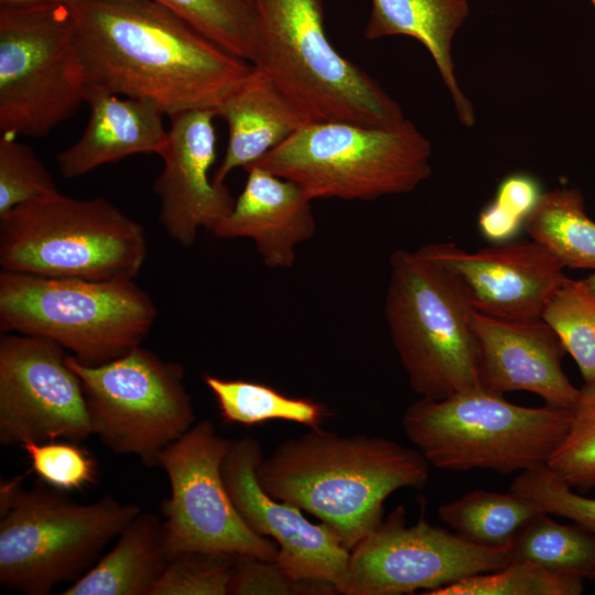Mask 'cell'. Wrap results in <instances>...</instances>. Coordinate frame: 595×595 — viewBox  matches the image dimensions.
Wrapping results in <instances>:
<instances>
[{
	"label": "cell",
	"instance_id": "cell-34",
	"mask_svg": "<svg viewBox=\"0 0 595 595\" xmlns=\"http://www.w3.org/2000/svg\"><path fill=\"white\" fill-rule=\"evenodd\" d=\"M21 447L30 458L32 470L55 489H83L96 482V461L76 442H28Z\"/></svg>",
	"mask_w": 595,
	"mask_h": 595
},
{
	"label": "cell",
	"instance_id": "cell-26",
	"mask_svg": "<svg viewBox=\"0 0 595 595\" xmlns=\"http://www.w3.org/2000/svg\"><path fill=\"white\" fill-rule=\"evenodd\" d=\"M204 382L227 423L255 425L269 420H284L316 429L329 415L320 402L289 397L264 383L224 379L209 374L204 375Z\"/></svg>",
	"mask_w": 595,
	"mask_h": 595
},
{
	"label": "cell",
	"instance_id": "cell-8",
	"mask_svg": "<svg viewBox=\"0 0 595 595\" xmlns=\"http://www.w3.org/2000/svg\"><path fill=\"white\" fill-rule=\"evenodd\" d=\"M431 153L408 119L393 127L312 121L252 165L294 182L312 201H372L412 192L431 175Z\"/></svg>",
	"mask_w": 595,
	"mask_h": 595
},
{
	"label": "cell",
	"instance_id": "cell-2",
	"mask_svg": "<svg viewBox=\"0 0 595 595\" xmlns=\"http://www.w3.org/2000/svg\"><path fill=\"white\" fill-rule=\"evenodd\" d=\"M429 474L415 447L320 428L281 442L257 468L269 496L318 518L348 550L381 523L383 502L392 493L421 489Z\"/></svg>",
	"mask_w": 595,
	"mask_h": 595
},
{
	"label": "cell",
	"instance_id": "cell-39",
	"mask_svg": "<svg viewBox=\"0 0 595 595\" xmlns=\"http://www.w3.org/2000/svg\"><path fill=\"white\" fill-rule=\"evenodd\" d=\"M586 286L595 294V272L582 279Z\"/></svg>",
	"mask_w": 595,
	"mask_h": 595
},
{
	"label": "cell",
	"instance_id": "cell-38",
	"mask_svg": "<svg viewBox=\"0 0 595 595\" xmlns=\"http://www.w3.org/2000/svg\"><path fill=\"white\" fill-rule=\"evenodd\" d=\"M67 0H0V6H29L41 3H66Z\"/></svg>",
	"mask_w": 595,
	"mask_h": 595
},
{
	"label": "cell",
	"instance_id": "cell-5",
	"mask_svg": "<svg viewBox=\"0 0 595 595\" xmlns=\"http://www.w3.org/2000/svg\"><path fill=\"white\" fill-rule=\"evenodd\" d=\"M147 255L142 225L101 197L58 193L0 215L3 271L127 281L138 275Z\"/></svg>",
	"mask_w": 595,
	"mask_h": 595
},
{
	"label": "cell",
	"instance_id": "cell-19",
	"mask_svg": "<svg viewBox=\"0 0 595 595\" xmlns=\"http://www.w3.org/2000/svg\"><path fill=\"white\" fill-rule=\"evenodd\" d=\"M247 181L231 212L212 230L223 239L248 238L269 268H289L298 245L313 238L311 198L292 181L262 167L245 170Z\"/></svg>",
	"mask_w": 595,
	"mask_h": 595
},
{
	"label": "cell",
	"instance_id": "cell-32",
	"mask_svg": "<svg viewBox=\"0 0 595 595\" xmlns=\"http://www.w3.org/2000/svg\"><path fill=\"white\" fill-rule=\"evenodd\" d=\"M61 193L43 162L14 136L0 137V215Z\"/></svg>",
	"mask_w": 595,
	"mask_h": 595
},
{
	"label": "cell",
	"instance_id": "cell-21",
	"mask_svg": "<svg viewBox=\"0 0 595 595\" xmlns=\"http://www.w3.org/2000/svg\"><path fill=\"white\" fill-rule=\"evenodd\" d=\"M228 126V143L213 181L225 184L229 173L246 170L310 122L259 67L215 109Z\"/></svg>",
	"mask_w": 595,
	"mask_h": 595
},
{
	"label": "cell",
	"instance_id": "cell-20",
	"mask_svg": "<svg viewBox=\"0 0 595 595\" xmlns=\"http://www.w3.org/2000/svg\"><path fill=\"white\" fill-rule=\"evenodd\" d=\"M85 102L89 107L85 130L57 155L64 177H78L136 154L164 153L169 129L164 127V111L154 101L87 87Z\"/></svg>",
	"mask_w": 595,
	"mask_h": 595
},
{
	"label": "cell",
	"instance_id": "cell-14",
	"mask_svg": "<svg viewBox=\"0 0 595 595\" xmlns=\"http://www.w3.org/2000/svg\"><path fill=\"white\" fill-rule=\"evenodd\" d=\"M46 338L1 333L0 443L22 445L91 435L79 377Z\"/></svg>",
	"mask_w": 595,
	"mask_h": 595
},
{
	"label": "cell",
	"instance_id": "cell-13",
	"mask_svg": "<svg viewBox=\"0 0 595 595\" xmlns=\"http://www.w3.org/2000/svg\"><path fill=\"white\" fill-rule=\"evenodd\" d=\"M511 562L510 545L486 548L473 544L454 531L429 523L423 516L405 523V510L397 507L350 550L344 595L422 594L464 577L496 571Z\"/></svg>",
	"mask_w": 595,
	"mask_h": 595
},
{
	"label": "cell",
	"instance_id": "cell-12",
	"mask_svg": "<svg viewBox=\"0 0 595 595\" xmlns=\"http://www.w3.org/2000/svg\"><path fill=\"white\" fill-rule=\"evenodd\" d=\"M229 445L204 420L159 453L158 466L170 484V496L161 502L170 560L202 551L275 562L278 544L246 524L224 484L221 463Z\"/></svg>",
	"mask_w": 595,
	"mask_h": 595
},
{
	"label": "cell",
	"instance_id": "cell-36",
	"mask_svg": "<svg viewBox=\"0 0 595 595\" xmlns=\"http://www.w3.org/2000/svg\"><path fill=\"white\" fill-rule=\"evenodd\" d=\"M332 584L295 580L271 561L237 555L229 594L232 595H331Z\"/></svg>",
	"mask_w": 595,
	"mask_h": 595
},
{
	"label": "cell",
	"instance_id": "cell-15",
	"mask_svg": "<svg viewBox=\"0 0 595 595\" xmlns=\"http://www.w3.org/2000/svg\"><path fill=\"white\" fill-rule=\"evenodd\" d=\"M260 442L251 436L230 441L221 463L228 495L246 524L279 548L275 563L295 580L332 584L338 593L350 550L324 523H313L292 504L269 496L259 485Z\"/></svg>",
	"mask_w": 595,
	"mask_h": 595
},
{
	"label": "cell",
	"instance_id": "cell-28",
	"mask_svg": "<svg viewBox=\"0 0 595 595\" xmlns=\"http://www.w3.org/2000/svg\"><path fill=\"white\" fill-rule=\"evenodd\" d=\"M230 54L255 64L260 50L256 10L245 0H152Z\"/></svg>",
	"mask_w": 595,
	"mask_h": 595
},
{
	"label": "cell",
	"instance_id": "cell-31",
	"mask_svg": "<svg viewBox=\"0 0 595 595\" xmlns=\"http://www.w3.org/2000/svg\"><path fill=\"white\" fill-rule=\"evenodd\" d=\"M547 466L572 488L595 487V381L580 388L569 430Z\"/></svg>",
	"mask_w": 595,
	"mask_h": 595
},
{
	"label": "cell",
	"instance_id": "cell-24",
	"mask_svg": "<svg viewBox=\"0 0 595 595\" xmlns=\"http://www.w3.org/2000/svg\"><path fill=\"white\" fill-rule=\"evenodd\" d=\"M545 512L533 499L510 490H472L441 505L440 519L464 540L486 548L511 545L520 530Z\"/></svg>",
	"mask_w": 595,
	"mask_h": 595
},
{
	"label": "cell",
	"instance_id": "cell-3",
	"mask_svg": "<svg viewBox=\"0 0 595 595\" xmlns=\"http://www.w3.org/2000/svg\"><path fill=\"white\" fill-rule=\"evenodd\" d=\"M260 29L255 66L312 121L393 127L399 104L358 65L339 54L324 26L323 0H252Z\"/></svg>",
	"mask_w": 595,
	"mask_h": 595
},
{
	"label": "cell",
	"instance_id": "cell-27",
	"mask_svg": "<svg viewBox=\"0 0 595 595\" xmlns=\"http://www.w3.org/2000/svg\"><path fill=\"white\" fill-rule=\"evenodd\" d=\"M511 561H530L548 570L595 580V533L574 522L564 524L534 516L510 545Z\"/></svg>",
	"mask_w": 595,
	"mask_h": 595
},
{
	"label": "cell",
	"instance_id": "cell-9",
	"mask_svg": "<svg viewBox=\"0 0 595 595\" xmlns=\"http://www.w3.org/2000/svg\"><path fill=\"white\" fill-rule=\"evenodd\" d=\"M158 315L133 280L91 281L0 272V331L50 339L89 366L140 346Z\"/></svg>",
	"mask_w": 595,
	"mask_h": 595
},
{
	"label": "cell",
	"instance_id": "cell-16",
	"mask_svg": "<svg viewBox=\"0 0 595 595\" xmlns=\"http://www.w3.org/2000/svg\"><path fill=\"white\" fill-rule=\"evenodd\" d=\"M421 248L454 275L476 312L493 317L540 318L567 278L560 262L532 239L493 244L473 252L453 242Z\"/></svg>",
	"mask_w": 595,
	"mask_h": 595
},
{
	"label": "cell",
	"instance_id": "cell-37",
	"mask_svg": "<svg viewBox=\"0 0 595 595\" xmlns=\"http://www.w3.org/2000/svg\"><path fill=\"white\" fill-rule=\"evenodd\" d=\"M543 193L536 176L513 172L499 182L491 202L506 215L526 224Z\"/></svg>",
	"mask_w": 595,
	"mask_h": 595
},
{
	"label": "cell",
	"instance_id": "cell-4",
	"mask_svg": "<svg viewBox=\"0 0 595 595\" xmlns=\"http://www.w3.org/2000/svg\"><path fill=\"white\" fill-rule=\"evenodd\" d=\"M571 419L572 409L523 407L474 387L440 400L421 398L407 408L402 426L429 465L511 474L547 465Z\"/></svg>",
	"mask_w": 595,
	"mask_h": 595
},
{
	"label": "cell",
	"instance_id": "cell-30",
	"mask_svg": "<svg viewBox=\"0 0 595 595\" xmlns=\"http://www.w3.org/2000/svg\"><path fill=\"white\" fill-rule=\"evenodd\" d=\"M584 580L548 570L530 561L470 575L429 595H580Z\"/></svg>",
	"mask_w": 595,
	"mask_h": 595
},
{
	"label": "cell",
	"instance_id": "cell-25",
	"mask_svg": "<svg viewBox=\"0 0 595 595\" xmlns=\"http://www.w3.org/2000/svg\"><path fill=\"white\" fill-rule=\"evenodd\" d=\"M524 230L563 268L595 272V221L586 214L578 190L544 192L527 218Z\"/></svg>",
	"mask_w": 595,
	"mask_h": 595
},
{
	"label": "cell",
	"instance_id": "cell-1",
	"mask_svg": "<svg viewBox=\"0 0 595 595\" xmlns=\"http://www.w3.org/2000/svg\"><path fill=\"white\" fill-rule=\"evenodd\" d=\"M87 87L150 99L165 115L216 109L251 69L152 0H67Z\"/></svg>",
	"mask_w": 595,
	"mask_h": 595
},
{
	"label": "cell",
	"instance_id": "cell-11",
	"mask_svg": "<svg viewBox=\"0 0 595 595\" xmlns=\"http://www.w3.org/2000/svg\"><path fill=\"white\" fill-rule=\"evenodd\" d=\"M79 377L91 434L110 451L148 467L195 422L184 368L138 346L109 363L89 366L66 354Z\"/></svg>",
	"mask_w": 595,
	"mask_h": 595
},
{
	"label": "cell",
	"instance_id": "cell-17",
	"mask_svg": "<svg viewBox=\"0 0 595 595\" xmlns=\"http://www.w3.org/2000/svg\"><path fill=\"white\" fill-rule=\"evenodd\" d=\"M169 117V142L161 155L164 165L152 191L159 199L162 227L186 248L201 228L212 231L236 199L226 184L209 176L216 159L215 110L191 109Z\"/></svg>",
	"mask_w": 595,
	"mask_h": 595
},
{
	"label": "cell",
	"instance_id": "cell-22",
	"mask_svg": "<svg viewBox=\"0 0 595 595\" xmlns=\"http://www.w3.org/2000/svg\"><path fill=\"white\" fill-rule=\"evenodd\" d=\"M468 12L467 0H371L365 36L407 35L419 41L431 54L459 121L472 127L474 109L458 86L451 54L453 37Z\"/></svg>",
	"mask_w": 595,
	"mask_h": 595
},
{
	"label": "cell",
	"instance_id": "cell-10",
	"mask_svg": "<svg viewBox=\"0 0 595 595\" xmlns=\"http://www.w3.org/2000/svg\"><path fill=\"white\" fill-rule=\"evenodd\" d=\"M66 3L0 6V131L41 138L85 102Z\"/></svg>",
	"mask_w": 595,
	"mask_h": 595
},
{
	"label": "cell",
	"instance_id": "cell-35",
	"mask_svg": "<svg viewBox=\"0 0 595 595\" xmlns=\"http://www.w3.org/2000/svg\"><path fill=\"white\" fill-rule=\"evenodd\" d=\"M510 490L533 499L547 513L573 520L595 533V498L574 493L547 465L519 473Z\"/></svg>",
	"mask_w": 595,
	"mask_h": 595
},
{
	"label": "cell",
	"instance_id": "cell-18",
	"mask_svg": "<svg viewBox=\"0 0 595 595\" xmlns=\"http://www.w3.org/2000/svg\"><path fill=\"white\" fill-rule=\"evenodd\" d=\"M473 327L483 389L499 394L529 391L548 404L573 408L580 388L565 375L566 351L547 322L504 320L474 311Z\"/></svg>",
	"mask_w": 595,
	"mask_h": 595
},
{
	"label": "cell",
	"instance_id": "cell-33",
	"mask_svg": "<svg viewBox=\"0 0 595 595\" xmlns=\"http://www.w3.org/2000/svg\"><path fill=\"white\" fill-rule=\"evenodd\" d=\"M236 556L187 551L174 555L150 595H227Z\"/></svg>",
	"mask_w": 595,
	"mask_h": 595
},
{
	"label": "cell",
	"instance_id": "cell-23",
	"mask_svg": "<svg viewBox=\"0 0 595 595\" xmlns=\"http://www.w3.org/2000/svg\"><path fill=\"white\" fill-rule=\"evenodd\" d=\"M169 562L163 520L141 511L115 547L61 594L150 595Z\"/></svg>",
	"mask_w": 595,
	"mask_h": 595
},
{
	"label": "cell",
	"instance_id": "cell-40",
	"mask_svg": "<svg viewBox=\"0 0 595 595\" xmlns=\"http://www.w3.org/2000/svg\"><path fill=\"white\" fill-rule=\"evenodd\" d=\"M246 2L252 4V0H245Z\"/></svg>",
	"mask_w": 595,
	"mask_h": 595
},
{
	"label": "cell",
	"instance_id": "cell-41",
	"mask_svg": "<svg viewBox=\"0 0 595 595\" xmlns=\"http://www.w3.org/2000/svg\"><path fill=\"white\" fill-rule=\"evenodd\" d=\"M592 4L595 7V0H591Z\"/></svg>",
	"mask_w": 595,
	"mask_h": 595
},
{
	"label": "cell",
	"instance_id": "cell-29",
	"mask_svg": "<svg viewBox=\"0 0 595 595\" xmlns=\"http://www.w3.org/2000/svg\"><path fill=\"white\" fill-rule=\"evenodd\" d=\"M541 318L576 363L584 383L594 382L595 294L582 279L566 278L549 300Z\"/></svg>",
	"mask_w": 595,
	"mask_h": 595
},
{
	"label": "cell",
	"instance_id": "cell-7",
	"mask_svg": "<svg viewBox=\"0 0 595 595\" xmlns=\"http://www.w3.org/2000/svg\"><path fill=\"white\" fill-rule=\"evenodd\" d=\"M0 511V584L47 595L82 577L141 509L111 496L77 504L58 489H23L12 479L1 485Z\"/></svg>",
	"mask_w": 595,
	"mask_h": 595
},
{
	"label": "cell",
	"instance_id": "cell-6",
	"mask_svg": "<svg viewBox=\"0 0 595 595\" xmlns=\"http://www.w3.org/2000/svg\"><path fill=\"white\" fill-rule=\"evenodd\" d=\"M389 266L385 315L411 389L440 400L480 387L475 310L454 275L421 247Z\"/></svg>",
	"mask_w": 595,
	"mask_h": 595
}]
</instances>
